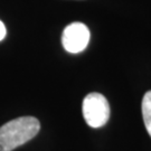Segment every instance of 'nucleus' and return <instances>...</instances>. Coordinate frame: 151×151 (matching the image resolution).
I'll return each instance as SVG.
<instances>
[{
    "label": "nucleus",
    "instance_id": "1",
    "mask_svg": "<svg viewBox=\"0 0 151 151\" xmlns=\"http://www.w3.org/2000/svg\"><path fill=\"white\" fill-rule=\"evenodd\" d=\"M40 123L34 116H20L0 127V151H12L35 138Z\"/></svg>",
    "mask_w": 151,
    "mask_h": 151
},
{
    "label": "nucleus",
    "instance_id": "5",
    "mask_svg": "<svg viewBox=\"0 0 151 151\" xmlns=\"http://www.w3.org/2000/svg\"><path fill=\"white\" fill-rule=\"evenodd\" d=\"M6 35H7V29H6L5 24L0 20V42L6 37Z\"/></svg>",
    "mask_w": 151,
    "mask_h": 151
},
{
    "label": "nucleus",
    "instance_id": "4",
    "mask_svg": "<svg viewBox=\"0 0 151 151\" xmlns=\"http://www.w3.org/2000/svg\"><path fill=\"white\" fill-rule=\"evenodd\" d=\"M141 111H142L145 127L151 137V91H148L143 95L142 103H141Z\"/></svg>",
    "mask_w": 151,
    "mask_h": 151
},
{
    "label": "nucleus",
    "instance_id": "2",
    "mask_svg": "<svg viewBox=\"0 0 151 151\" xmlns=\"http://www.w3.org/2000/svg\"><path fill=\"white\" fill-rule=\"evenodd\" d=\"M82 112L84 120L91 128H101L108 123L110 105L106 97L101 93H90L83 100Z\"/></svg>",
    "mask_w": 151,
    "mask_h": 151
},
{
    "label": "nucleus",
    "instance_id": "3",
    "mask_svg": "<svg viewBox=\"0 0 151 151\" xmlns=\"http://www.w3.org/2000/svg\"><path fill=\"white\" fill-rule=\"evenodd\" d=\"M91 34L85 24L72 22L66 26L62 35V44L66 52L78 54L86 48Z\"/></svg>",
    "mask_w": 151,
    "mask_h": 151
}]
</instances>
